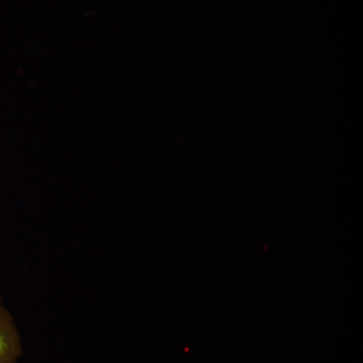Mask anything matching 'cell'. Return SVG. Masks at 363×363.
<instances>
[{
	"label": "cell",
	"mask_w": 363,
	"mask_h": 363,
	"mask_svg": "<svg viewBox=\"0 0 363 363\" xmlns=\"http://www.w3.org/2000/svg\"><path fill=\"white\" fill-rule=\"evenodd\" d=\"M21 354L20 335L0 298V363H16Z\"/></svg>",
	"instance_id": "6da1fadb"
}]
</instances>
